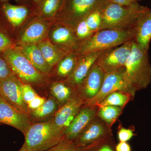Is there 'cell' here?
I'll return each instance as SVG.
<instances>
[{"instance_id": "obj_24", "label": "cell", "mask_w": 151, "mask_h": 151, "mask_svg": "<svg viewBox=\"0 0 151 151\" xmlns=\"http://www.w3.org/2000/svg\"><path fill=\"white\" fill-rule=\"evenodd\" d=\"M78 57L73 52H70L59 61L56 72L60 78L66 80L70 76L75 67Z\"/></svg>"}, {"instance_id": "obj_30", "label": "cell", "mask_w": 151, "mask_h": 151, "mask_svg": "<svg viewBox=\"0 0 151 151\" xmlns=\"http://www.w3.org/2000/svg\"><path fill=\"white\" fill-rule=\"evenodd\" d=\"M46 151H78V147L74 142L64 138L56 145Z\"/></svg>"}, {"instance_id": "obj_34", "label": "cell", "mask_w": 151, "mask_h": 151, "mask_svg": "<svg viewBox=\"0 0 151 151\" xmlns=\"http://www.w3.org/2000/svg\"><path fill=\"white\" fill-rule=\"evenodd\" d=\"M117 134L118 139L120 142H128L135 135L134 130L131 129H126L123 127L119 128Z\"/></svg>"}, {"instance_id": "obj_5", "label": "cell", "mask_w": 151, "mask_h": 151, "mask_svg": "<svg viewBox=\"0 0 151 151\" xmlns=\"http://www.w3.org/2000/svg\"><path fill=\"white\" fill-rule=\"evenodd\" d=\"M109 2V0H64L56 16L63 25L75 31L80 22Z\"/></svg>"}, {"instance_id": "obj_3", "label": "cell", "mask_w": 151, "mask_h": 151, "mask_svg": "<svg viewBox=\"0 0 151 151\" xmlns=\"http://www.w3.org/2000/svg\"><path fill=\"white\" fill-rule=\"evenodd\" d=\"M137 28L132 29H105L80 41L73 52L78 56L95 52L103 51L134 39Z\"/></svg>"}, {"instance_id": "obj_32", "label": "cell", "mask_w": 151, "mask_h": 151, "mask_svg": "<svg viewBox=\"0 0 151 151\" xmlns=\"http://www.w3.org/2000/svg\"><path fill=\"white\" fill-rule=\"evenodd\" d=\"M13 75L3 56L2 52L0 51V80Z\"/></svg>"}, {"instance_id": "obj_16", "label": "cell", "mask_w": 151, "mask_h": 151, "mask_svg": "<svg viewBox=\"0 0 151 151\" xmlns=\"http://www.w3.org/2000/svg\"><path fill=\"white\" fill-rule=\"evenodd\" d=\"M51 36L53 42L62 47L63 49L71 52H73L80 41L75 31L64 25L55 28L52 32Z\"/></svg>"}, {"instance_id": "obj_27", "label": "cell", "mask_w": 151, "mask_h": 151, "mask_svg": "<svg viewBox=\"0 0 151 151\" xmlns=\"http://www.w3.org/2000/svg\"><path fill=\"white\" fill-rule=\"evenodd\" d=\"M112 135L89 145L78 147V151H116Z\"/></svg>"}, {"instance_id": "obj_29", "label": "cell", "mask_w": 151, "mask_h": 151, "mask_svg": "<svg viewBox=\"0 0 151 151\" xmlns=\"http://www.w3.org/2000/svg\"><path fill=\"white\" fill-rule=\"evenodd\" d=\"M75 33L76 37L80 41L88 38L94 34L88 27L85 19L77 24L75 29Z\"/></svg>"}, {"instance_id": "obj_21", "label": "cell", "mask_w": 151, "mask_h": 151, "mask_svg": "<svg viewBox=\"0 0 151 151\" xmlns=\"http://www.w3.org/2000/svg\"><path fill=\"white\" fill-rule=\"evenodd\" d=\"M43 57L51 67H53L65 55L71 52L57 48L47 41L40 42L37 45Z\"/></svg>"}, {"instance_id": "obj_17", "label": "cell", "mask_w": 151, "mask_h": 151, "mask_svg": "<svg viewBox=\"0 0 151 151\" xmlns=\"http://www.w3.org/2000/svg\"><path fill=\"white\" fill-rule=\"evenodd\" d=\"M16 47L42 73L47 74L51 70L52 67L45 59L37 45H22L20 46Z\"/></svg>"}, {"instance_id": "obj_10", "label": "cell", "mask_w": 151, "mask_h": 151, "mask_svg": "<svg viewBox=\"0 0 151 151\" xmlns=\"http://www.w3.org/2000/svg\"><path fill=\"white\" fill-rule=\"evenodd\" d=\"M111 135V127L97 116L73 142L78 147H84L99 142Z\"/></svg>"}, {"instance_id": "obj_41", "label": "cell", "mask_w": 151, "mask_h": 151, "mask_svg": "<svg viewBox=\"0 0 151 151\" xmlns=\"http://www.w3.org/2000/svg\"><path fill=\"white\" fill-rule=\"evenodd\" d=\"M0 1H7V0H0Z\"/></svg>"}, {"instance_id": "obj_4", "label": "cell", "mask_w": 151, "mask_h": 151, "mask_svg": "<svg viewBox=\"0 0 151 151\" xmlns=\"http://www.w3.org/2000/svg\"><path fill=\"white\" fill-rule=\"evenodd\" d=\"M22 148L26 151H46L64 139V132L55 125L53 119L34 123L25 133Z\"/></svg>"}, {"instance_id": "obj_25", "label": "cell", "mask_w": 151, "mask_h": 151, "mask_svg": "<svg viewBox=\"0 0 151 151\" xmlns=\"http://www.w3.org/2000/svg\"><path fill=\"white\" fill-rule=\"evenodd\" d=\"M132 98L134 97L129 93L116 91L108 95L97 106H114L124 108Z\"/></svg>"}, {"instance_id": "obj_12", "label": "cell", "mask_w": 151, "mask_h": 151, "mask_svg": "<svg viewBox=\"0 0 151 151\" xmlns=\"http://www.w3.org/2000/svg\"><path fill=\"white\" fill-rule=\"evenodd\" d=\"M0 124L13 127L24 134L32 123L29 115L17 111L0 95Z\"/></svg>"}, {"instance_id": "obj_14", "label": "cell", "mask_w": 151, "mask_h": 151, "mask_svg": "<svg viewBox=\"0 0 151 151\" xmlns=\"http://www.w3.org/2000/svg\"><path fill=\"white\" fill-rule=\"evenodd\" d=\"M104 74L102 69L95 63L78 87V92L86 103L95 97L99 92L103 84Z\"/></svg>"}, {"instance_id": "obj_37", "label": "cell", "mask_w": 151, "mask_h": 151, "mask_svg": "<svg viewBox=\"0 0 151 151\" xmlns=\"http://www.w3.org/2000/svg\"><path fill=\"white\" fill-rule=\"evenodd\" d=\"M116 151H132V147L127 142H120L115 147Z\"/></svg>"}, {"instance_id": "obj_19", "label": "cell", "mask_w": 151, "mask_h": 151, "mask_svg": "<svg viewBox=\"0 0 151 151\" xmlns=\"http://www.w3.org/2000/svg\"><path fill=\"white\" fill-rule=\"evenodd\" d=\"M77 91L76 88L65 80L53 82L50 87L51 96L56 100L60 107L68 102Z\"/></svg>"}, {"instance_id": "obj_39", "label": "cell", "mask_w": 151, "mask_h": 151, "mask_svg": "<svg viewBox=\"0 0 151 151\" xmlns=\"http://www.w3.org/2000/svg\"><path fill=\"white\" fill-rule=\"evenodd\" d=\"M129 1H131L132 3H136L138 2V1H139L140 0H129Z\"/></svg>"}, {"instance_id": "obj_11", "label": "cell", "mask_w": 151, "mask_h": 151, "mask_svg": "<svg viewBox=\"0 0 151 151\" xmlns=\"http://www.w3.org/2000/svg\"><path fill=\"white\" fill-rule=\"evenodd\" d=\"M98 107L85 104L65 130L64 138L74 142L84 129L97 116Z\"/></svg>"}, {"instance_id": "obj_33", "label": "cell", "mask_w": 151, "mask_h": 151, "mask_svg": "<svg viewBox=\"0 0 151 151\" xmlns=\"http://www.w3.org/2000/svg\"><path fill=\"white\" fill-rule=\"evenodd\" d=\"M15 47L13 41L10 37L0 30V51L3 52L9 49Z\"/></svg>"}, {"instance_id": "obj_8", "label": "cell", "mask_w": 151, "mask_h": 151, "mask_svg": "<svg viewBox=\"0 0 151 151\" xmlns=\"http://www.w3.org/2000/svg\"><path fill=\"white\" fill-rule=\"evenodd\" d=\"M22 84L14 75L0 80V95L17 111L29 115L27 104L23 98Z\"/></svg>"}, {"instance_id": "obj_7", "label": "cell", "mask_w": 151, "mask_h": 151, "mask_svg": "<svg viewBox=\"0 0 151 151\" xmlns=\"http://www.w3.org/2000/svg\"><path fill=\"white\" fill-rule=\"evenodd\" d=\"M132 41L102 51L95 63L104 73L114 72L123 68L131 52Z\"/></svg>"}, {"instance_id": "obj_28", "label": "cell", "mask_w": 151, "mask_h": 151, "mask_svg": "<svg viewBox=\"0 0 151 151\" xmlns=\"http://www.w3.org/2000/svg\"><path fill=\"white\" fill-rule=\"evenodd\" d=\"M103 8L94 11L85 19L88 27L93 33L100 30L102 23V10Z\"/></svg>"}, {"instance_id": "obj_2", "label": "cell", "mask_w": 151, "mask_h": 151, "mask_svg": "<svg viewBox=\"0 0 151 151\" xmlns=\"http://www.w3.org/2000/svg\"><path fill=\"white\" fill-rule=\"evenodd\" d=\"M151 9L138 2L122 5L110 2L102 9V21L99 30L136 28L141 17Z\"/></svg>"}, {"instance_id": "obj_9", "label": "cell", "mask_w": 151, "mask_h": 151, "mask_svg": "<svg viewBox=\"0 0 151 151\" xmlns=\"http://www.w3.org/2000/svg\"><path fill=\"white\" fill-rule=\"evenodd\" d=\"M124 69V67L114 72L105 73L103 84L99 92L86 104L97 106L108 95L116 91L127 92L130 94L123 78Z\"/></svg>"}, {"instance_id": "obj_35", "label": "cell", "mask_w": 151, "mask_h": 151, "mask_svg": "<svg viewBox=\"0 0 151 151\" xmlns=\"http://www.w3.org/2000/svg\"><path fill=\"white\" fill-rule=\"evenodd\" d=\"M46 99L44 97L37 95L33 100L27 104L28 108L30 111H34L40 107L46 101Z\"/></svg>"}, {"instance_id": "obj_20", "label": "cell", "mask_w": 151, "mask_h": 151, "mask_svg": "<svg viewBox=\"0 0 151 151\" xmlns=\"http://www.w3.org/2000/svg\"><path fill=\"white\" fill-rule=\"evenodd\" d=\"M60 108L54 97L50 96L44 104L34 111H30L29 116L32 123L45 122L52 119Z\"/></svg>"}, {"instance_id": "obj_38", "label": "cell", "mask_w": 151, "mask_h": 151, "mask_svg": "<svg viewBox=\"0 0 151 151\" xmlns=\"http://www.w3.org/2000/svg\"><path fill=\"white\" fill-rule=\"evenodd\" d=\"M109 1L110 2L122 5H129L133 3H134L132 2L129 0H109Z\"/></svg>"}, {"instance_id": "obj_13", "label": "cell", "mask_w": 151, "mask_h": 151, "mask_svg": "<svg viewBox=\"0 0 151 151\" xmlns=\"http://www.w3.org/2000/svg\"><path fill=\"white\" fill-rule=\"evenodd\" d=\"M86 101L78 93V90L68 102L60 107L53 116L55 125L64 132L73 121Z\"/></svg>"}, {"instance_id": "obj_1", "label": "cell", "mask_w": 151, "mask_h": 151, "mask_svg": "<svg viewBox=\"0 0 151 151\" xmlns=\"http://www.w3.org/2000/svg\"><path fill=\"white\" fill-rule=\"evenodd\" d=\"M123 78L130 94L134 97L137 91L145 89L151 83V64L148 51L132 41L131 52L124 66Z\"/></svg>"}, {"instance_id": "obj_40", "label": "cell", "mask_w": 151, "mask_h": 151, "mask_svg": "<svg viewBox=\"0 0 151 151\" xmlns=\"http://www.w3.org/2000/svg\"><path fill=\"white\" fill-rule=\"evenodd\" d=\"M19 151H26L25 150H24V149H23L22 148H21L20 150H19Z\"/></svg>"}, {"instance_id": "obj_6", "label": "cell", "mask_w": 151, "mask_h": 151, "mask_svg": "<svg viewBox=\"0 0 151 151\" xmlns=\"http://www.w3.org/2000/svg\"><path fill=\"white\" fill-rule=\"evenodd\" d=\"M2 52L12 73L22 83L31 85H38L43 82V73L39 71L16 47Z\"/></svg>"}, {"instance_id": "obj_31", "label": "cell", "mask_w": 151, "mask_h": 151, "mask_svg": "<svg viewBox=\"0 0 151 151\" xmlns=\"http://www.w3.org/2000/svg\"><path fill=\"white\" fill-rule=\"evenodd\" d=\"M22 89L23 98L24 101L27 104L38 95L35 90L30 84L22 83Z\"/></svg>"}, {"instance_id": "obj_36", "label": "cell", "mask_w": 151, "mask_h": 151, "mask_svg": "<svg viewBox=\"0 0 151 151\" xmlns=\"http://www.w3.org/2000/svg\"><path fill=\"white\" fill-rule=\"evenodd\" d=\"M42 0H16L19 5L25 6L32 11Z\"/></svg>"}, {"instance_id": "obj_18", "label": "cell", "mask_w": 151, "mask_h": 151, "mask_svg": "<svg viewBox=\"0 0 151 151\" xmlns=\"http://www.w3.org/2000/svg\"><path fill=\"white\" fill-rule=\"evenodd\" d=\"M151 40V9L141 17L137 27L134 40L140 47L149 51Z\"/></svg>"}, {"instance_id": "obj_42", "label": "cell", "mask_w": 151, "mask_h": 151, "mask_svg": "<svg viewBox=\"0 0 151 151\" xmlns=\"http://www.w3.org/2000/svg\"><path fill=\"white\" fill-rule=\"evenodd\" d=\"M0 125H1V124H0Z\"/></svg>"}, {"instance_id": "obj_23", "label": "cell", "mask_w": 151, "mask_h": 151, "mask_svg": "<svg viewBox=\"0 0 151 151\" xmlns=\"http://www.w3.org/2000/svg\"><path fill=\"white\" fill-rule=\"evenodd\" d=\"M64 0H42L32 11L33 14L40 19L56 16L60 10Z\"/></svg>"}, {"instance_id": "obj_26", "label": "cell", "mask_w": 151, "mask_h": 151, "mask_svg": "<svg viewBox=\"0 0 151 151\" xmlns=\"http://www.w3.org/2000/svg\"><path fill=\"white\" fill-rule=\"evenodd\" d=\"M97 116L111 127L121 115L123 108L114 106L98 107Z\"/></svg>"}, {"instance_id": "obj_22", "label": "cell", "mask_w": 151, "mask_h": 151, "mask_svg": "<svg viewBox=\"0 0 151 151\" xmlns=\"http://www.w3.org/2000/svg\"><path fill=\"white\" fill-rule=\"evenodd\" d=\"M47 31L46 25L42 22L37 21L30 25L21 37L22 44H35L42 41Z\"/></svg>"}, {"instance_id": "obj_15", "label": "cell", "mask_w": 151, "mask_h": 151, "mask_svg": "<svg viewBox=\"0 0 151 151\" xmlns=\"http://www.w3.org/2000/svg\"><path fill=\"white\" fill-rule=\"evenodd\" d=\"M101 52H95L78 56L73 72L65 80L78 89L95 64Z\"/></svg>"}]
</instances>
